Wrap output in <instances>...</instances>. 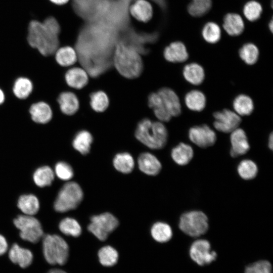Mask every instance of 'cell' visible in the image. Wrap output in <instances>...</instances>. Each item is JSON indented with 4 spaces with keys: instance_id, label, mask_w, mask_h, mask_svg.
Instances as JSON below:
<instances>
[{
    "instance_id": "cell-1",
    "label": "cell",
    "mask_w": 273,
    "mask_h": 273,
    "mask_svg": "<svg viewBox=\"0 0 273 273\" xmlns=\"http://www.w3.org/2000/svg\"><path fill=\"white\" fill-rule=\"evenodd\" d=\"M60 27L57 20L50 17L42 22L33 20L28 26L27 41L43 56L54 54L59 48Z\"/></svg>"
},
{
    "instance_id": "cell-2",
    "label": "cell",
    "mask_w": 273,
    "mask_h": 273,
    "mask_svg": "<svg viewBox=\"0 0 273 273\" xmlns=\"http://www.w3.org/2000/svg\"><path fill=\"white\" fill-rule=\"evenodd\" d=\"M113 64L123 77L133 79L139 77L143 70V63L139 52L132 47L120 42L117 44L113 56Z\"/></svg>"
},
{
    "instance_id": "cell-3",
    "label": "cell",
    "mask_w": 273,
    "mask_h": 273,
    "mask_svg": "<svg viewBox=\"0 0 273 273\" xmlns=\"http://www.w3.org/2000/svg\"><path fill=\"white\" fill-rule=\"evenodd\" d=\"M135 136L147 147L158 150L166 145L168 139V132L162 122L152 121L149 119L145 118L138 124Z\"/></svg>"
},
{
    "instance_id": "cell-4",
    "label": "cell",
    "mask_w": 273,
    "mask_h": 273,
    "mask_svg": "<svg viewBox=\"0 0 273 273\" xmlns=\"http://www.w3.org/2000/svg\"><path fill=\"white\" fill-rule=\"evenodd\" d=\"M42 250L46 260L50 264L64 265L69 256V246L61 236L47 235L43 238Z\"/></svg>"
},
{
    "instance_id": "cell-5",
    "label": "cell",
    "mask_w": 273,
    "mask_h": 273,
    "mask_svg": "<svg viewBox=\"0 0 273 273\" xmlns=\"http://www.w3.org/2000/svg\"><path fill=\"white\" fill-rule=\"evenodd\" d=\"M83 197L80 186L74 181L66 183L60 189L54 202V208L59 212H65L76 208Z\"/></svg>"
},
{
    "instance_id": "cell-6",
    "label": "cell",
    "mask_w": 273,
    "mask_h": 273,
    "mask_svg": "<svg viewBox=\"0 0 273 273\" xmlns=\"http://www.w3.org/2000/svg\"><path fill=\"white\" fill-rule=\"evenodd\" d=\"M178 226L186 235L193 237H198L205 234L208 231V217L201 211L186 212L180 216Z\"/></svg>"
},
{
    "instance_id": "cell-7",
    "label": "cell",
    "mask_w": 273,
    "mask_h": 273,
    "mask_svg": "<svg viewBox=\"0 0 273 273\" xmlns=\"http://www.w3.org/2000/svg\"><path fill=\"white\" fill-rule=\"evenodd\" d=\"M14 224L19 230L20 237L25 241L36 243L43 236L41 223L33 216L19 215L14 220Z\"/></svg>"
},
{
    "instance_id": "cell-8",
    "label": "cell",
    "mask_w": 273,
    "mask_h": 273,
    "mask_svg": "<svg viewBox=\"0 0 273 273\" xmlns=\"http://www.w3.org/2000/svg\"><path fill=\"white\" fill-rule=\"evenodd\" d=\"M118 224V219L112 214L106 212L92 216L87 229L99 240L105 241Z\"/></svg>"
},
{
    "instance_id": "cell-9",
    "label": "cell",
    "mask_w": 273,
    "mask_h": 273,
    "mask_svg": "<svg viewBox=\"0 0 273 273\" xmlns=\"http://www.w3.org/2000/svg\"><path fill=\"white\" fill-rule=\"evenodd\" d=\"M190 255L192 260L201 266L211 263L217 257L216 253L211 250L210 243L203 239L197 240L192 243Z\"/></svg>"
},
{
    "instance_id": "cell-10",
    "label": "cell",
    "mask_w": 273,
    "mask_h": 273,
    "mask_svg": "<svg viewBox=\"0 0 273 273\" xmlns=\"http://www.w3.org/2000/svg\"><path fill=\"white\" fill-rule=\"evenodd\" d=\"M213 117L215 128L224 133L231 132L239 127L242 120L240 116L235 112L226 109L215 112Z\"/></svg>"
},
{
    "instance_id": "cell-11",
    "label": "cell",
    "mask_w": 273,
    "mask_h": 273,
    "mask_svg": "<svg viewBox=\"0 0 273 273\" xmlns=\"http://www.w3.org/2000/svg\"><path fill=\"white\" fill-rule=\"evenodd\" d=\"M188 135L192 142L202 148L213 146L216 141L215 132L206 124L192 127Z\"/></svg>"
},
{
    "instance_id": "cell-12",
    "label": "cell",
    "mask_w": 273,
    "mask_h": 273,
    "mask_svg": "<svg viewBox=\"0 0 273 273\" xmlns=\"http://www.w3.org/2000/svg\"><path fill=\"white\" fill-rule=\"evenodd\" d=\"M231 133V156L235 158L246 154L250 149V145L245 131L238 127Z\"/></svg>"
},
{
    "instance_id": "cell-13",
    "label": "cell",
    "mask_w": 273,
    "mask_h": 273,
    "mask_svg": "<svg viewBox=\"0 0 273 273\" xmlns=\"http://www.w3.org/2000/svg\"><path fill=\"white\" fill-rule=\"evenodd\" d=\"M162 104L172 116H177L181 113V104L176 94L171 88L163 87L158 92Z\"/></svg>"
},
{
    "instance_id": "cell-14",
    "label": "cell",
    "mask_w": 273,
    "mask_h": 273,
    "mask_svg": "<svg viewBox=\"0 0 273 273\" xmlns=\"http://www.w3.org/2000/svg\"><path fill=\"white\" fill-rule=\"evenodd\" d=\"M129 12L135 20L146 23L152 17L153 8L147 0H135L129 7Z\"/></svg>"
},
{
    "instance_id": "cell-15",
    "label": "cell",
    "mask_w": 273,
    "mask_h": 273,
    "mask_svg": "<svg viewBox=\"0 0 273 273\" xmlns=\"http://www.w3.org/2000/svg\"><path fill=\"white\" fill-rule=\"evenodd\" d=\"M165 59L171 63H182L189 58L185 44L180 41H174L166 47L163 52Z\"/></svg>"
},
{
    "instance_id": "cell-16",
    "label": "cell",
    "mask_w": 273,
    "mask_h": 273,
    "mask_svg": "<svg viewBox=\"0 0 273 273\" xmlns=\"http://www.w3.org/2000/svg\"><path fill=\"white\" fill-rule=\"evenodd\" d=\"M139 169L150 175H156L161 171L162 165L159 160L150 153H142L138 159Z\"/></svg>"
},
{
    "instance_id": "cell-17",
    "label": "cell",
    "mask_w": 273,
    "mask_h": 273,
    "mask_svg": "<svg viewBox=\"0 0 273 273\" xmlns=\"http://www.w3.org/2000/svg\"><path fill=\"white\" fill-rule=\"evenodd\" d=\"M29 113L32 120L39 124L48 123L53 117V111L50 106L43 101L32 104L29 108Z\"/></svg>"
},
{
    "instance_id": "cell-18",
    "label": "cell",
    "mask_w": 273,
    "mask_h": 273,
    "mask_svg": "<svg viewBox=\"0 0 273 273\" xmlns=\"http://www.w3.org/2000/svg\"><path fill=\"white\" fill-rule=\"evenodd\" d=\"M65 79L70 87L81 89L87 84L88 76L87 72L83 68L73 67L66 72Z\"/></svg>"
},
{
    "instance_id": "cell-19",
    "label": "cell",
    "mask_w": 273,
    "mask_h": 273,
    "mask_svg": "<svg viewBox=\"0 0 273 273\" xmlns=\"http://www.w3.org/2000/svg\"><path fill=\"white\" fill-rule=\"evenodd\" d=\"M11 261L18 264L22 268L29 266L33 260V254L29 249L22 248L17 244H14L9 252Z\"/></svg>"
},
{
    "instance_id": "cell-20",
    "label": "cell",
    "mask_w": 273,
    "mask_h": 273,
    "mask_svg": "<svg viewBox=\"0 0 273 273\" xmlns=\"http://www.w3.org/2000/svg\"><path fill=\"white\" fill-rule=\"evenodd\" d=\"M58 102L62 112L67 115L74 114L79 109V100L77 96L71 92L61 93L58 97Z\"/></svg>"
},
{
    "instance_id": "cell-21",
    "label": "cell",
    "mask_w": 273,
    "mask_h": 273,
    "mask_svg": "<svg viewBox=\"0 0 273 273\" xmlns=\"http://www.w3.org/2000/svg\"><path fill=\"white\" fill-rule=\"evenodd\" d=\"M171 156L177 164L184 166L193 159L194 151L190 145L180 143L172 149Z\"/></svg>"
},
{
    "instance_id": "cell-22",
    "label": "cell",
    "mask_w": 273,
    "mask_h": 273,
    "mask_svg": "<svg viewBox=\"0 0 273 273\" xmlns=\"http://www.w3.org/2000/svg\"><path fill=\"white\" fill-rule=\"evenodd\" d=\"M223 27L230 35L237 36L243 32L244 23L239 14L228 13L224 17Z\"/></svg>"
},
{
    "instance_id": "cell-23",
    "label": "cell",
    "mask_w": 273,
    "mask_h": 273,
    "mask_svg": "<svg viewBox=\"0 0 273 273\" xmlns=\"http://www.w3.org/2000/svg\"><path fill=\"white\" fill-rule=\"evenodd\" d=\"M148 105L153 109L156 117L162 122L169 121L172 116L164 107L158 92L152 93L148 97Z\"/></svg>"
},
{
    "instance_id": "cell-24",
    "label": "cell",
    "mask_w": 273,
    "mask_h": 273,
    "mask_svg": "<svg viewBox=\"0 0 273 273\" xmlns=\"http://www.w3.org/2000/svg\"><path fill=\"white\" fill-rule=\"evenodd\" d=\"M183 74L188 82L195 85L201 84L205 78L203 68L196 63L186 65L183 69Z\"/></svg>"
},
{
    "instance_id": "cell-25",
    "label": "cell",
    "mask_w": 273,
    "mask_h": 273,
    "mask_svg": "<svg viewBox=\"0 0 273 273\" xmlns=\"http://www.w3.org/2000/svg\"><path fill=\"white\" fill-rule=\"evenodd\" d=\"M17 206L24 214L33 216L39 210V202L35 195L25 194L19 197Z\"/></svg>"
},
{
    "instance_id": "cell-26",
    "label": "cell",
    "mask_w": 273,
    "mask_h": 273,
    "mask_svg": "<svg viewBox=\"0 0 273 273\" xmlns=\"http://www.w3.org/2000/svg\"><path fill=\"white\" fill-rule=\"evenodd\" d=\"M54 54L56 62L63 67H68L73 65L78 58L77 51L70 46L58 48Z\"/></svg>"
},
{
    "instance_id": "cell-27",
    "label": "cell",
    "mask_w": 273,
    "mask_h": 273,
    "mask_svg": "<svg viewBox=\"0 0 273 273\" xmlns=\"http://www.w3.org/2000/svg\"><path fill=\"white\" fill-rule=\"evenodd\" d=\"M185 102L190 110L200 112L205 108L206 99L204 94L201 91L192 90L185 96Z\"/></svg>"
},
{
    "instance_id": "cell-28",
    "label": "cell",
    "mask_w": 273,
    "mask_h": 273,
    "mask_svg": "<svg viewBox=\"0 0 273 273\" xmlns=\"http://www.w3.org/2000/svg\"><path fill=\"white\" fill-rule=\"evenodd\" d=\"M93 138L87 130H83L79 131L74 136L72 146L73 148L82 155H86L90 150Z\"/></svg>"
},
{
    "instance_id": "cell-29",
    "label": "cell",
    "mask_w": 273,
    "mask_h": 273,
    "mask_svg": "<svg viewBox=\"0 0 273 273\" xmlns=\"http://www.w3.org/2000/svg\"><path fill=\"white\" fill-rule=\"evenodd\" d=\"M233 106L235 112L239 116L249 115L254 109V104L252 99L244 94L237 96L233 101Z\"/></svg>"
},
{
    "instance_id": "cell-30",
    "label": "cell",
    "mask_w": 273,
    "mask_h": 273,
    "mask_svg": "<svg viewBox=\"0 0 273 273\" xmlns=\"http://www.w3.org/2000/svg\"><path fill=\"white\" fill-rule=\"evenodd\" d=\"M113 163L115 168L123 173L131 172L134 166V161L132 156L128 153H118L113 159Z\"/></svg>"
},
{
    "instance_id": "cell-31",
    "label": "cell",
    "mask_w": 273,
    "mask_h": 273,
    "mask_svg": "<svg viewBox=\"0 0 273 273\" xmlns=\"http://www.w3.org/2000/svg\"><path fill=\"white\" fill-rule=\"evenodd\" d=\"M33 87L32 82L29 78L20 77L14 82L13 92L17 98L25 99L31 94Z\"/></svg>"
},
{
    "instance_id": "cell-32",
    "label": "cell",
    "mask_w": 273,
    "mask_h": 273,
    "mask_svg": "<svg viewBox=\"0 0 273 273\" xmlns=\"http://www.w3.org/2000/svg\"><path fill=\"white\" fill-rule=\"evenodd\" d=\"M33 179L35 184L39 187L50 186L54 179V172L48 166L38 168L34 172Z\"/></svg>"
},
{
    "instance_id": "cell-33",
    "label": "cell",
    "mask_w": 273,
    "mask_h": 273,
    "mask_svg": "<svg viewBox=\"0 0 273 273\" xmlns=\"http://www.w3.org/2000/svg\"><path fill=\"white\" fill-rule=\"evenodd\" d=\"M151 233L153 239L160 243L168 242L172 236V231L170 226L163 222L155 223L152 226Z\"/></svg>"
},
{
    "instance_id": "cell-34",
    "label": "cell",
    "mask_w": 273,
    "mask_h": 273,
    "mask_svg": "<svg viewBox=\"0 0 273 273\" xmlns=\"http://www.w3.org/2000/svg\"><path fill=\"white\" fill-rule=\"evenodd\" d=\"M258 167L252 160L245 159L241 161L237 167L239 176L245 180L254 178L258 173Z\"/></svg>"
},
{
    "instance_id": "cell-35",
    "label": "cell",
    "mask_w": 273,
    "mask_h": 273,
    "mask_svg": "<svg viewBox=\"0 0 273 273\" xmlns=\"http://www.w3.org/2000/svg\"><path fill=\"white\" fill-rule=\"evenodd\" d=\"M59 228L63 234L67 236L77 237L81 233V228L78 222L71 217L63 219L59 223Z\"/></svg>"
},
{
    "instance_id": "cell-36",
    "label": "cell",
    "mask_w": 273,
    "mask_h": 273,
    "mask_svg": "<svg viewBox=\"0 0 273 273\" xmlns=\"http://www.w3.org/2000/svg\"><path fill=\"white\" fill-rule=\"evenodd\" d=\"M239 54L241 59L250 65L254 64L259 57V50L257 47L252 43L244 44L240 48Z\"/></svg>"
},
{
    "instance_id": "cell-37",
    "label": "cell",
    "mask_w": 273,
    "mask_h": 273,
    "mask_svg": "<svg viewBox=\"0 0 273 273\" xmlns=\"http://www.w3.org/2000/svg\"><path fill=\"white\" fill-rule=\"evenodd\" d=\"M100 263L105 266H111L116 263L118 259V253L116 250L110 246L101 248L98 252Z\"/></svg>"
},
{
    "instance_id": "cell-38",
    "label": "cell",
    "mask_w": 273,
    "mask_h": 273,
    "mask_svg": "<svg viewBox=\"0 0 273 273\" xmlns=\"http://www.w3.org/2000/svg\"><path fill=\"white\" fill-rule=\"evenodd\" d=\"M90 104L94 111L102 112L107 109L109 104V100L105 92L97 91L90 94Z\"/></svg>"
},
{
    "instance_id": "cell-39",
    "label": "cell",
    "mask_w": 273,
    "mask_h": 273,
    "mask_svg": "<svg viewBox=\"0 0 273 273\" xmlns=\"http://www.w3.org/2000/svg\"><path fill=\"white\" fill-rule=\"evenodd\" d=\"M212 0H192L188 6L189 13L192 16L201 17L210 10Z\"/></svg>"
},
{
    "instance_id": "cell-40",
    "label": "cell",
    "mask_w": 273,
    "mask_h": 273,
    "mask_svg": "<svg viewBox=\"0 0 273 273\" xmlns=\"http://www.w3.org/2000/svg\"><path fill=\"white\" fill-rule=\"evenodd\" d=\"M202 34L203 37L207 42L215 43L220 39L221 30L216 23L211 22L205 25Z\"/></svg>"
},
{
    "instance_id": "cell-41",
    "label": "cell",
    "mask_w": 273,
    "mask_h": 273,
    "mask_svg": "<svg viewBox=\"0 0 273 273\" xmlns=\"http://www.w3.org/2000/svg\"><path fill=\"white\" fill-rule=\"evenodd\" d=\"M262 11V7L259 3L251 1L244 6L243 13L248 20L254 21L260 18Z\"/></svg>"
},
{
    "instance_id": "cell-42",
    "label": "cell",
    "mask_w": 273,
    "mask_h": 273,
    "mask_svg": "<svg viewBox=\"0 0 273 273\" xmlns=\"http://www.w3.org/2000/svg\"><path fill=\"white\" fill-rule=\"evenodd\" d=\"M272 267L269 262L260 260L248 265L245 273H271Z\"/></svg>"
},
{
    "instance_id": "cell-43",
    "label": "cell",
    "mask_w": 273,
    "mask_h": 273,
    "mask_svg": "<svg viewBox=\"0 0 273 273\" xmlns=\"http://www.w3.org/2000/svg\"><path fill=\"white\" fill-rule=\"evenodd\" d=\"M55 172L57 176L63 180L70 179L74 174L72 167L67 163L62 161L56 164Z\"/></svg>"
},
{
    "instance_id": "cell-44",
    "label": "cell",
    "mask_w": 273,
    "mask_h": 273,
    "mask_svg": "<svg viewBox=\"0 0 273 273\" xmlns=\"http://www.w3.org/2000/svg\"><path fill=\"white\" fill-rule=\"evenodd\" d=\"M8 248V245L6 238L0 234V256L6 252Z\"/></svg>"
},
{
    "instance_id": "cell-45",
    "label": "cell",
    "mask_w": 273,
    "mask_h": 273,
    "mask_svg": "<svg viewBox=\"0 0 273 273\" xmlns=\"http://www.w3.org/2000/svg\"><path fill=\"white\" fill-rule=\"evenodd\" d=\"M50 1L55 4L58 5H62L68 3L69 0H50Z\"/></svg>"
},
{
    "instance_id": "cell-46",
    "label": "cell",
    "mask_w": 273,
    "mask_h": 273,
    "mask_svg": "<svg viewBox=\"0 0 273 273\" xmlns=\"http://www.w3.org/2000/svg\"><path fill=\"white\" fill-rule=\"evenodd\" d=\"M268 146L269 147V148L271 150H272V149H273V134H272V133L271 132L269 137H268Z\"/></svg>"
},
{
    "instance_id": "cell-47",
    "label": "cell",
    "mask_w": 273,
    "mask_h": 273,
    "mask_svg": "<svg viewBox=\"0 0 273 273\" xmlns=\"http://www.w3.org/2000/svg\"><path fill=\"white\" fill-rule=\"evenodd\" d=\"M47 273H67L64 270H63L60 269H52L50 270Z\"/></svg>"
},
{
    "instance_id": "cell-48",
    "label": "cell",
    "mask_w": 273,
    "mask_h": 273,
    "mask_svg": "<svg viewBox=\"0 0 273 273\" xmlns=\"http://www.w3.org/2000/svg\"><path fill=\"white\" fill-rule=\"evenodd\" d=\"M5 100V96L4 93L2 89L0 88V105L2 104L4 102Z\"/></svg>"
},
{
    "instance_id": "cell-49",
    "label": "cell",
    "mask_w": 273,
    "mask_h": 273,
    "mask_svg": "<svg viewBox=\"0 0 273 273\" xmlns=\"http://www.w3.org/2000/svg\"><path fill=\"white\" fill-rule=\"evenodd\" d=\"M269 28L270 31L272 32V29H273V22H272V19L270 20V22L269 23Z\"/></svg>"
}]
</instances>
